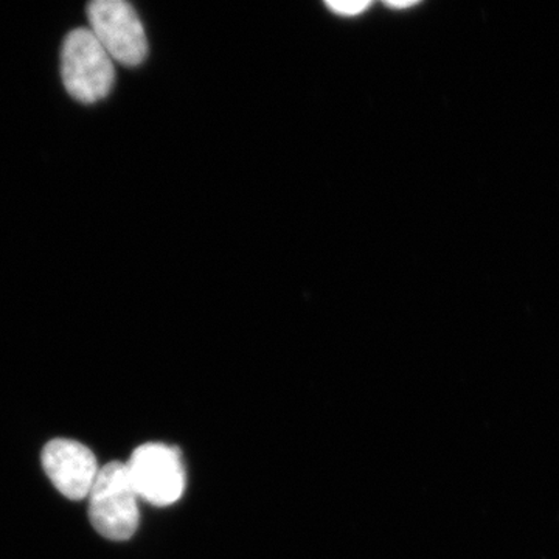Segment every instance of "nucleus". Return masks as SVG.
<instances>
[{"instance_id": "obj_1", "label": "nucleus", "mask_w": 559, "mask_h": 559, "mask_svg": "<svg viewBox=\"0 0 559 559\" xmlns=\"http://www.w3.org/2000/svg\"><path fill=\"white\" fill-rule=\"evenodd\" d=\"M87 499L92 527L103 538L121 543L138 532L140 498L127 463L110 462L103 466Z\"/></svg>"}, {"instance_id": "obj_2", "label": "nucleus", "mask_w": 559, "mask_h": 559, "mask_svg": "<svg viewBox=\"0 0 559 559\" xmlns=\"http://www.w3.org/2000/svg\"><path fill=\"white\" fill-rule=\"evenodd\" d=\"M61 75L70 97L84 105L108 97L116 83L112 58L90 28H76L66 36Z\"/></svg>"}, {"instance_id": "obj_3", "label": "nucleus", "mask_w": 559, "mask_h": 559, "mask_svg": "<svg viewBox=\"0 0 559 559\" xmlns=\"http://www.w3.org/2000/svg\"><path fill=\"white\" fill-rule=\"evenodd\" d=\"M91 28L109 57L128 68L146 60L148 40L139 14L124 0H94L87 7Z\"/></svg>"}, {"instance_id": "obj_4", "label": "nucleus", "mask_w": 559, "mask_h": 559, "mask_svg": "<svg viewBox=\"0 0 559 559\" xmlns=\"http://www.w3.org/2000/svg\"><path fill=\"white\" fill-rule=\"evenodd\" d=\"M128 473L139 498L154 507H168L182 498L186 468L176 448L164 443H145L132 452Z\"/></svg>"}, {"instance_id": "obj_5", "label": "nucleus", "mask_w": 559, "mask_h": 559, "mask_svg": "<svg viewBox=\"0 0 559 559\" xmlns=\"http://www.w3.org/2000/svg\"><path fill=\"white\" fill-rule=\"evenodd\" d=\"M40 462L55 488L70 500L86 499L100 473L94 452L75 440L49 441Z\"/></svg>"}, {"instance_id": "obj_6", "label": "nucleus", "mask_w": 559, "mask_h": 559, "mask_svg": "<svg viewBox=\"0 0 559 559\" xmlns=\"http://www.w3.org/2000/svg\"><path fill=\"white\" fill-rule=\"evenodd\" d=\"M326 7L340 16L355 17L370 9L371 2L369 0H331L326 2Z\"/></svg>"}, {"instance_id": "obj_7", "label": "nucleus", "mask_w": 559, "mask_h": 559, "mask_svg": "<svg viewBox=\"0 0 559 559\" xmlns=\"http://www.w3.org/2000/svg\"><path fill=\"white\" fill-rule=\"evenodd\" d=\"M385 5L393 10L412 9V7L418 5L417 0H389Z\"/></svg>"}]
</instances>
